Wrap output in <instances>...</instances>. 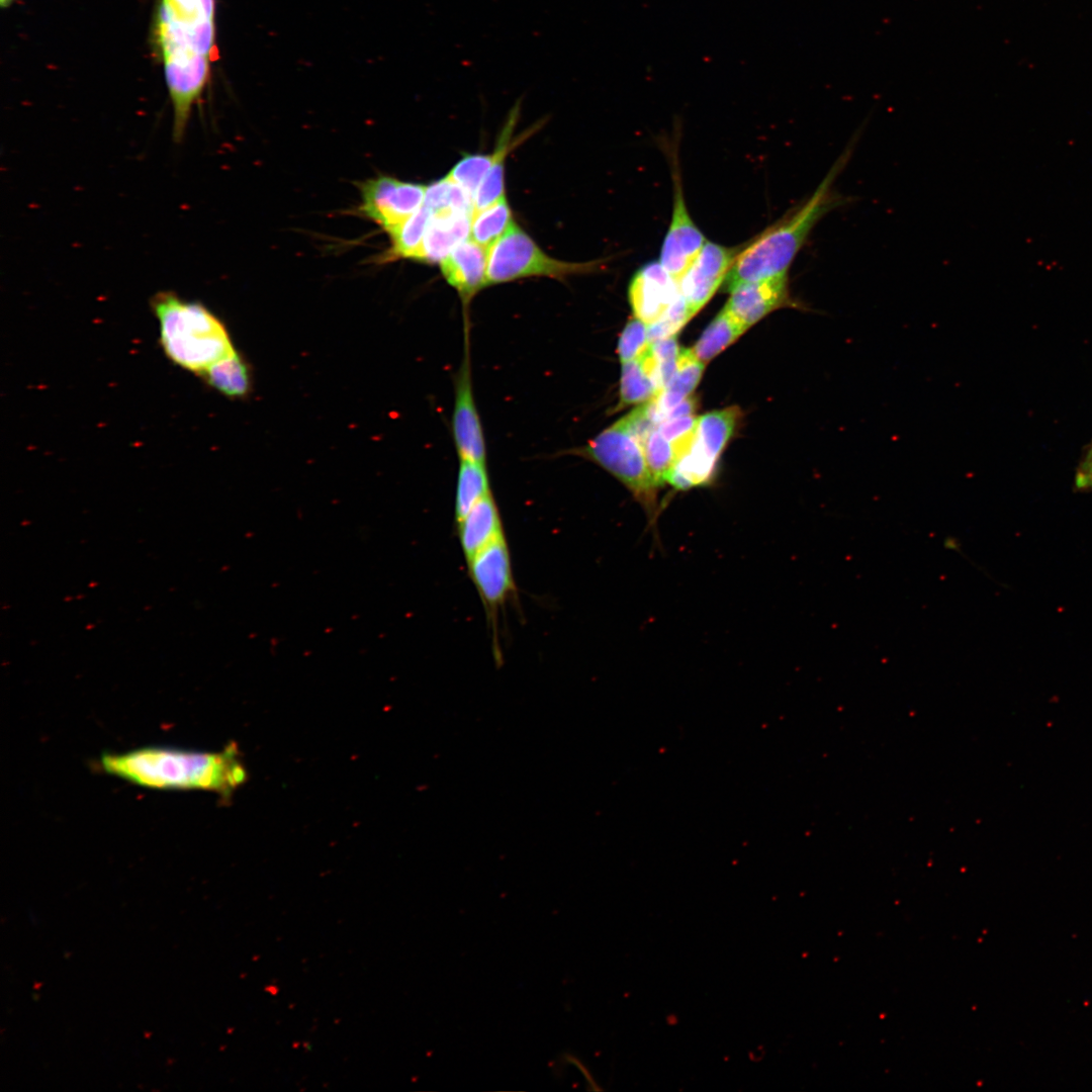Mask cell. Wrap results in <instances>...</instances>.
<instances>
[{"mask_svg":"<svg viewBox=\"0 0 1092 1092\" xmlns=\"http://www.w3.org/2000/svg\"><path fill=\"white\" fill-rule=\"evenodd\" d=\"M151 35L172 105V139L179 144L216 58L215 0H157Z\"/></svg>","mask_w":1092,"mask_h":1092,"instance_id":"1","label":"cell"},{"mask_svg":"<svg viewBox=\"0 0 1092 1092\" xmlns=\"http://www.w3.org/2000/svg\"><path fill=\"white\" fill-rule=\"evenodd\" d=\"M100 764L107 774L139 786L204 790L222 796L233 794L247 780L235 744L214 752L144 747L105 753Z\"/></svg>","mask_w":1092,"mask_h":1092,"instance_id":"2","label":"cell"},{"mask_svg":"<svg viewBox=\"0 0 1092 1092\" xmlns=\"http://www.w3.org/2000/svg\"><path fill=\"white\" fill-rule=\"evenodd\" d=\"M851 153L850 145L806 201L740 250L723 282L724 291L731 292L747 282L788 274L814 225L830 210L847 201L833 185Z\"/></svg>","mask_w":1092,"mask_h":1092,"instance_id":"3","label":"cell"},{"mask_svg":"<svg viewBox=\"0 0 1092 1092\" xmlns=\"http://www.w3.org/2000/svg\"><path fill=\"white\" fill-rule=\"evenodd\" d=\"M151 306L165 354L182 368L201 374L236 352L224 326L202 304L160 291Z\"/></svg>","mask_w":1092,"mask_h":1092,"instance_id":"4","label":"cell"},{"mask_svg":"<svg viewBox=\"0 0 1092 1092\" xmlns=\"http://www.w3.org/2000/svg\"><path fill=\"white\" fill-rule=\"evenodd\" d=\"M575 454L596 462L621 481L644 510L649 527L655 530L661 512L657 503L658 486L643 448L624 418L602 431Z\"/></svg>","mask_w":1092,"mask_h":1092,"instance_id":"5","label":"cell"},{"mask_svg":"<svg viewBox=\"0 0 1092 1092\" xmlns=\"http://www.w3.org/2000/svg\"><path fill=\"white\" fill-rule=\"evenodd\" d=\"M597 262L571 263L546 255L516 223L488 249L487 284L523 277L546 276L563 280L567 276L592 272Z\"/></svg>","mask_w":1092,"mask_h":1092,"instance_id":"6","label":"cell"},{"mask_svg":"<svg viewBox=\"0 0 1092 1092\" xmlns=\"http://www.w3.org/2000/svg\"><path fill=\"white\" fill-rule=\"evenodd\" d=\"M467 563L469 577L474 584L491 626L495 657L498 654L497 623L503 609L516 592L512 560L506 536L495 540Z\"/></svg>","mask_w":1092,"mask_h":1092,"instance_id":"7","label":"cell"},{"mask_svg":"<svg viewBox=\"0 0 1092 1092\" xmlns=\"http://www.w3.org/2000/svg\"><path fill=\"white\" fill-rule=\"evenodd\" d=\"M360 210L387 233L401 224L424 203L426 187L388 176L368 180L362 187Z\"/></svg>","mask_w":1092,"mask_h":1092,"instance_id":"8","label":"cell"},{"mask_svg":"<svg viewBox=\"0 0 1092 1092\" xmlns=\"http://www.w3.org/2000/svg\"><path fill=\"white\" fill-rule=\"evenodd\" d=\"M741 248L706 242L678 281L679 292L693 316L724 282Z\"/></svg>","mask_w":1092,"mask_h":1092,"instance_id":"9","label":"cell"},{"mask_svg":"<svg viewBox=\"0 0 1092 1092\" xmlns=\"http://www.w3.org/2000/svg\"><path fill=\"white\" fill-rule=\"evenodd\" d=\"M672 179V215L662 244L659 263L678 282L707 241L687 209L676 168H673Z\"/></svg>","mask_w":1092,"mask_h":1092,"instance_id":"10","label":"cell"},{"mask_svg":"<svg viewBox=\"0 0 1092 1092\" xmlns=\"http://www.w3.org/2000/svg\"><path fill=\"white\" fill-rule=\"evenodd\" d=\"M452 432L460 459L485 462L484 435L474 401L467 355L455 384Z\"/></svg>","mask_w":1092,"mask_h":1092,"instance_id":"11","label":"cell"},{"mask_svg":"<svg viewBox=\"0 0 1092 1092\" xmlns=\"http://www.w3.org/2000/svg\"><path fill=\"white\" fill-rule=\"evenodd\" d=\"M678 282L659 262L641 267L629 285V301L635 317L647 326L657 322L679 296Z\"/></svg>","mask_w":1092,"mask_h":1092,"instance_id":"12","label":"cell"},{"mask_svg":"<svg viewBox=\"0 0 1092 1092\" xmlns=\"http://www.w3.org/2000/svg\"><path fill=\"white\" fill-rule=\"evenodd\" d=\"M730 294L724 308L746 330L772 310L794 305L788 274L744 283Z\"/></svg>","mask_w":1092,"mask_h":1092,"instance_id":"13","label":"cell"},{"mask_svg":"<svg viewBox=\"0 0 1092 1092\" xmlns=\"http://www.w3.org/2000/svg\"><path fill=\"white\" fill-rule=\"evenodd\" d=\"M488 250L472 239L457 245L440 263L446 281L456 289L462 301L468 303L485 285Z\"/></svg>","mask_w":1092,"mask_h":1092,"instance_id":"14","label":"cell"},{"mask_svg":"<svg viewBox=\"0 0 1092 1092\" xmlns=\"http://www.w3.org/2000/svg\"><path fill=\"white\" fill-rule=\"evenodd\" d=\"M455 528L466 562L505 536L500 513L492 493L479 500L455 524Z\"/></svg>","mask_w":1092,"mask_h":1092,"instance_id":"15","label":"cell"},{"mask_svg":"<svg viewBox=\"0 0 1092 1092\" xmlns=\"http://www.w3.org/2000/svg\"><path fill=\"white\" fill-rule=\"evenodd\" d=\"M472 214L457 210L432 213L418 261L441 263L457 245L468 239Z\"/></svg>","mask_w":1092,"mask_h":1092,"instance_id":"16","label":"cell"},{"mask_svg":"<svg viewBox=\"0 0 1092 1092\" xmlns=\"http://www.w3.org/2000/svg\"><path fill=\"white\" fill-rule=\"evenodd\" d=\"M741 412L737 406L714 411L699 417L691 451L717 464L734 433Z\"/></svg>","mask_w":1092,"mask_h":1092,"instance_id":"17","label":"cell"},{"mask_svg":"<svg viewBox=\"0 0 1092 1092\" xmlns=\"http://www.w3.org/2000/svg\"><path fill=\"white\" fill-rule=\"evenodd\" d=\"M656 365L651 345L638 358L622 363L617 410L645 402L659 395Z\"/></svg>","mask_w":1092,"mask_h":1092,"instance_id":"18","label":"cell"},{"mask_svg":"<svg viewBox=\"0 0 1092 1092\" xmlns=\"http://www.w3.org/2000/svg\"><path fill=\"white\" fill-rule=\"evenodd\" d=\"M704 368L705 364L696 357L693 350L680 349L671 379L662 392L653 398L660 423L672 407L694 391L702 378Z\"/></svg>","mask_w":1092,"mask_h":1092,"instance_id":"19","label":"cell"},{"mask_svg":"<svg viewBox=\"0 0 1092 1092\" xmlns=\"http://www.w3.org/2000/svg\"><path fill=\"white\" fill-rule=\"evenodd\" d=\"M490 492L485 462L460 459L454 504L455 524Z\"/></svg>","mask_w":1092,"mask_h":1092,"instance_id":"20","label":"cell"},{"mask_svg":"<svg viewBox=\"0 0 1092 1092\" xmlns=\"http://www.w3.org/2000/svg\"><path fill=\"white\" fill-rule=\"evenodd\" d=\"M518 113L519 107L515 106L494 151V161L475 192L473 211L483 209L505 196L504 164L510 150L512 132Z\"/></svg>","mask_w":1092,"mask_h":1092,"instance_id":"21","label":"cell"},{"mask_svg":"<svg viewBox=\"0 0 1092 1092\" xmlns=\"http://www.w3.org/2000/svg\"><path fill=\"white\" fill-rule=\"evenodd\" d=\"M746 329L723 308L706 328L693 352L706 364L735 342Z\"/></svg>","mask_w":1092,"mask_h":1092,"instance_id":"22","label":"cell"},{"mask_svg":"<svg viewBox=\"0 0 1092 1092\" xmlns=\"http://www.w3.org/2000/svg\"><path fill=\"white\" fill-rule=\"evenodd\" d=\"M514 223L511 208L504 196L493 204L473 211L470 236L488 250Z\"/></svg>","mask_w":1092,"mask_h":1092,"instance_id":"23","label":"cell"},{"mask_svg":"<svg viewBox=\"0 0 1092 1092\" xmlns=\"http://www.w3.org/2000/svg\"><path fill=\"white\" fill-rule=\"evenodd\" d=\"M431 216V210L422 205L406 220L388 233L392 247L386 259L404 258L418 261Z\"/></svg>","mask_w":1092,"mask_h":1092,"instance_id":"24","label":"cell"},{"mask_svg":"<svg viewBox=\"0 0 1092 1092\" xmlns=\"http://www.w3.org/2000/svg\"><path fill=\"white\" fill-rule=\"evenodd\" d=\"M200 375L210 386L228 396H243L250 388L247 366L236 352L215 362Z\"/></svg>","mask_w":1092,"mask_h":1092,"instance_id":"25","label":"cell"},{"mask_svg":"<svg viewBox=\"0 0 1092 1092\" xmlns=\"http://www.w3.org/2000/svg\"><path fill=\"white\" fill-rule=\"evenodd\" d=\"M473 200L470 193L447 176L426 187L423 205L432 213L445 210L473 213Z\"/></svg>","mask_w":1092,"mask_h":1092,"instance_id":"26","label":"cell"},{"mask_svg":"<svg viewBox=\"0 0 1092 1092\" xmlns=\"http://www.w3.org/2000/svg\"><path fill=\"white\" fill-rule=\"evenodd\" d=\"M643 451L652 477L660 487L677 461L672 445L656 428L646 439Z\"/></svg>","mask_w":1092,"mask_h":1092,"instance_id":"27","label":"cell"},{"mask_svg":"<svg viewBox=\"0 0 1092 1092\" xmlns=\"http://www.w3.org/2000/svg\"><path fill=\"white\" fill-rule=\"evenodd\" d=\"M494 161L491 155H466L450 171L448 177L470 193L473 198Z\"/></svg>","mask_w":1092,"mask_h":1092,"instance_id":"28","label":"cell"},{"mask_svg":"<svg viewBox=\"0 0 1092 1092\" xmlns=\"http://www.w3.org/2000/svg\"><path fill=\"white\" fill-rule=\"evenodd\" d=\"M698 421L699 418L692 415L668 419L658 425L657 430L670 442L677 460L690 451L695 440Z\"/></svg>","mask_w":1092,"mask_h":1092,"instance_id":"29","label":"cell"},{"mask_svg":"<svg viewBox=\"0 0 1092 1092\" xmlns=\"http://www.w3.org/2000/svg\"><path fill=\"white\" fill-rule=\"evenodd\" d=\"M693 316L681 294L674 300L664 314L655 323L648 325V341L653 343L676 334Z\"/></svg>","mask_w":1092,"mask_h":1092,"instance_id":"30","label":"cell"},{"mask_svg":"<svg viewBox=\"0 0 1092 1092\" xmlns=\"http://www.w3.org/2000/svg\"><path fill=\"white\" fill-rule=\"evenodd\" d=\"M649 345L647 325L637 317L629 321L621 333L617 346L621 363L638 358Z\"/></svg>","mask_w":1092,"mask_h":1092,"instance_id":"31","label":"cell"},{"mask_svg":"<svg viewBox=\"0 0 1092 1092\" xmlns=\"http://www.w3.org/2000/svg\"><path fill=\"white\" fill-rule=\"evenodd\" d=\"M1074 486L1077 491L1092 492V443L1077 466Z\"/></svg>","mask_w":1092,"mask_h":1092,"instance_id":"32","label":"cell"},{"mask_svg":"<svg viewBox=\"0 0 1092 1092\" xmlns=\"http://www.w3.org/2000/svg\"><path fill=\"white\" fill-rule=\"evenodd\" d=\"M695 398L687 397L667 413L665 420L692 416L695 411Z\"/></svg>","mask_w":1092,"mask_h":1092,"instance_id":"33","label":"cell"}]
</instances>
